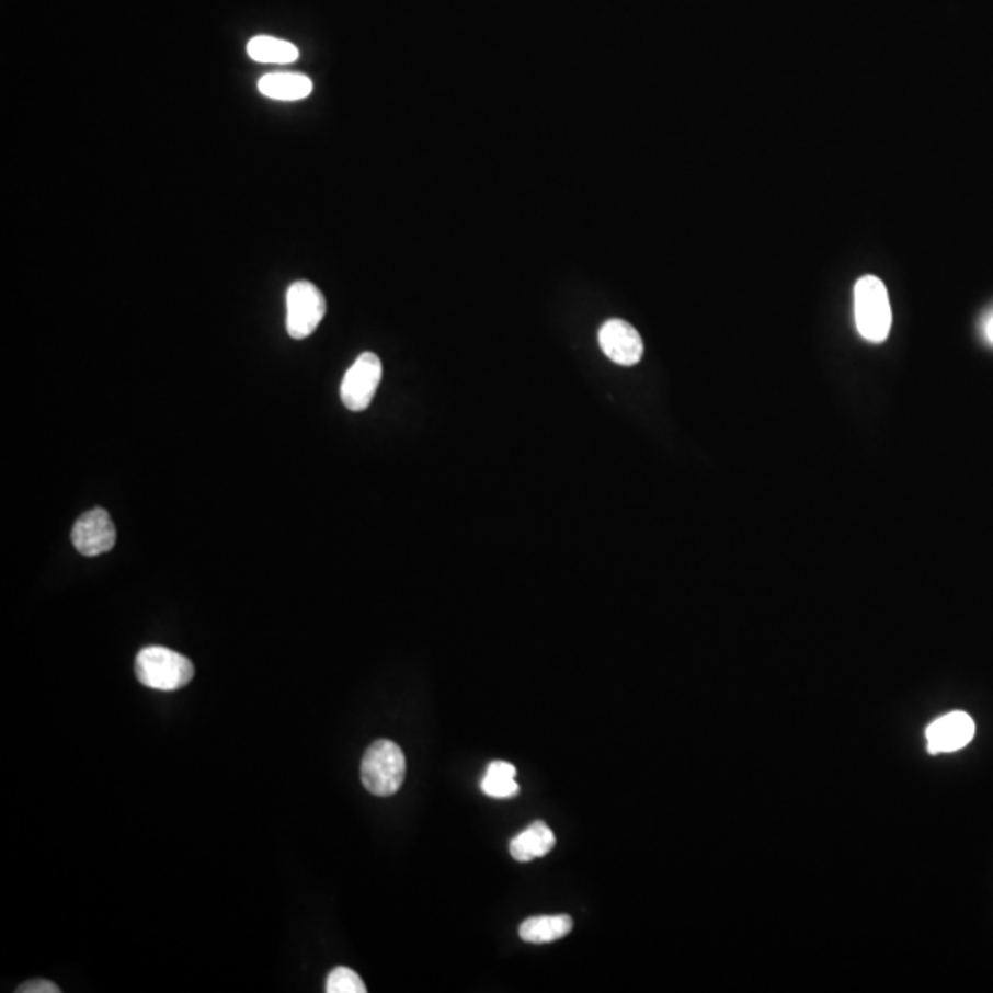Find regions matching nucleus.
Instances as JSON below:
<instances>
[{"instance_id": "nucleus-1", "label": "nucleus", "mask_w": 993, "mask_h": 993, "mask_svg": "<svg viewBox=\"0 0 993 993\" xmlns=\"http://www.w3.org/2000/svg\"><path fill=\"white\" fill-rule=\"evenodd\" d=\"M854 315L859 335L868 343L887 341L891 333L892 309L889 293L878 276H863L854 289Z\"/></svg>"}, {"instance_id": "nucleus-2", "label": "nucleus", "mask_w": 993, "mask_h": 993, "mask_svg": "<svg viewBox=\"0 0 993 993\" xmlns=\"http://www.w3.org/2000/svg\"><path fill=\"white\" fill-rule=\"evenodd\" d=\"M137 680L151 690L175 692L194 677V664L189 657L162 646L144 648L135 662Z\"/></svg>"}, {"instance_id": "nucleus-3", "label": "nucleus", "mask_w": 993, "mask_h": 993, "mask_svg": "<svg viewBox=\"0 0 993 993\" xmlns=\"http://www.w3.org/2000/svg\"><path fill=\"white\" fill-rule=\"evenodd\" d=\"M406 771V754L400 745L390 740H377L363 756L361 780L372 795L390 797L403 786Z\"/></svg>"}, {"instance_id": "nucleus-4", "label": "nucleus", "mask_w": 993, "mask_h": 993, "mask_svg": "<svg viewBox=\"0 0 993 993\" xmlns=\"http://www.w3.org/2000/svg\"><path fill=\"white\" fill-rule=\"evenodd\" d=\"M286 328L289 338L306 339L319 328L326 315V298L311 282L298 281L286 293Z\"/></svg>"}, {"instance_id": "nucleus-5", "label": "nucleus", "mask_w": 993, "mask_h": 993, "mask_svg": "<svg viewBox=\"0 0 993 993\" xmlns=\"http://www.w3.org/2000/svg\"><path fill=\"white\" fill-rule=\"evenodd\" d=\"M381 359L372 352H365L355 359L354 365L344 374L341 383V400L350 411H365L370 406L377 387L381 383Z\"/></svg>"}, {"instance_id": "nucleus-6", "label": "nucleus", "mask_w": 993, "mask_h": 993, "mask_svg": "<svg viewBox=\"0 0 993 993\" xmlns=\"http://www.w3.org/2000/svg\"><path fill=\"white\" fill-rule=\"evenodd\" d=\"M72 543L76 550L87 558L103 555L115 547L116 528L107 512L94 509L81 515L72 528Z\"/></svg>"}, {"instance_id": "nucleus-7", "label": "nucleus", "mask_w": 993, "mask_h": 993, "mask_svg": "<svg viewBox=\"0 0 993 993\" xmlns=\"http://www.w3.org/2000/svg\"><path fill=\"white\" fill-rule=\"evenodd\" d=\"M600 349L613 363L634 366L644 355V343L639 331L623 319L607 320L598 331Z\"/></svg>"}, {"instance_id": "nucleus-8", "label": "nucleus", "mask_w": 993, "mask_h": 993, "mask_svg": "<svg viewBox=\"0 0 993 993\" xmlns=\"http://www.w3.org/2000/svg\"><path fill=\"white\" fill-rule=\"evenodd\" d=\"M975 737V721L970 714L949 712L925 729V742L931 754L955 753L965 749Z\"/></svg>"}, {"instance_id": "nucleus-9", "label": "nucleus", "mask_w": 993, "mask_h": 993, "mask_svg": "<svg viewBox=\"0 0 993 993\" xmlns=\"http://www.w3.org/2000/svg\"><path fill=\"white\" fill-rule=\"evenodd\" d=\"M258 91L263 96L281 102H298L313 91V81L298 72H271L258 81Z\"/></svg>"}, {"instance_id": "nucleus-10", "label": "nucleus", "mask_w": 993, "mask_h": 993, "mask_svg": "<svg viewBox=\"0 0 993 993\" xmlns=\"http://www.w3.org/2000/svg\"><path fill=\"white\" fill-rule=\"evenodd\" d=\"M556 846V835L545 822H532L525 832L510 841V854L515 861L528 863L545 857Z\"/></svg>"}, {"instance_id": "nucleus-11", "label": "nucleus", "mask_w": 993, "mask_h": 993, "mask_svg": "<svg viewBox=\"0 0 993 993\" xmlns=\"http://www.w3.org/2000/svg\"><path fill=\"white\" fill-rule=\"evenodd\" d=\"M571 916L569 914H556V916H534L521 924L520 936L525 943L548 944L560 940L563 936L569 935L572 931Z\"/></svg>"}, {"instance_id": "nucleus-12", "label": "nucleus", "mask_w": 993, "mask_h": 993, "mask_svg": "<svg viewBox=\"0 0 993 993\" xmlns=\"http://www.w3.org/2000/svg\"><path fill=\"white\" fill-rule=\"evenodd\" d=\"M249 58L258 64L289 65L298 59L297 46L289 41L271 37V35H256L247 45Z\"/></svg>"}, {"instance_id": "nucleus-13", "label": "nucleus", "mask_w": 993, "mask_h": 993, "mask_svg": "<svg viewBox=\"0 0 993 993\" xmlns=\"http://www.w3.org/2000/svg\"><path fill=\"white\" fill-rule=\"evenodd\" d=\"M515 775H517V771L509 762H491L488 765V771H486L480 788L491 799H510V797H515V795L520 794V786L515 783Z\"/></svg>"}, {"instance_id": "nucleus-14", "label": "nucleus", "mask_w": 993, "mask_h": 993, "mask_svg": "<svg viewBox=\"0 0 993 993\" xmlns=\"http://www.w3.org/2000/svg\"><path fill=\"white\" fill-rule=\"evenodd\" d=\"M326 992L328 993H366L365 982L354 970L350 968H335L330 971L326 979Z\"/></svg>"}, {"instance_id": "nucleus-15", "label": "nucleus", "mask_w": 993, "mask_h": 993, "mask_svg": "<svg viewBox=\"0 0 993 993\" xmlns=\"http://www.w3.org/2000/svg\"><path fill=\"white\" fill-rule=\"evenodd\" d=\"M19 993H59V990L54 982L45 981V979H37V981H28L21 984L18 988Z\"/></svg>"}, {"instance_id": "nucleus-16", "label": "nucleus", "mask_w": 993, "mask_h": 993, "mask_svg": "<svg viewBox=\"0 0 993 993\" xmlns=\"http://www.w3.org/2000/svg\"><path fill=\"white\" fill-rule=\"evenodd\" d=\"M982 335H984L988 343L993 344V313L988 315V319L984 320V324H982Z\"/></svg>"}]
</instances>
